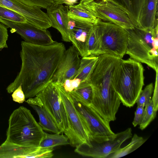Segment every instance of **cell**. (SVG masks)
Instances as JSON below:
<instances>
[{"label":"cell","instance_id":"cell-1","mask_svg":"<svg viewBox=\"0 0 158 158\" xmlns=\"http://www.w3.org/2000/svg\"><path fill=\"white\" fill-rule=\"evenodd\" d=\"M20 72L7 87L8 93L21 85L25 99L34 97L52 81L66 50L62 43L39 45L22 41Z\"/></svg>","mask_w":158,"mask_h":158},{"label":"cell","instance_id":"cell-2","mask_svg":"<svg viewBox=\"0 0 158 158\" xmlns=\"http://www.w3.org/2000/svg\"><path fill=\"white\" fill-rule=\"evenodd\" d=\"M107 54L98 56L90 81L93 96L91 107L101 115L116 113L121 102L114 86V74L121 59Z\"/></svg>","mask_w":158,"mask_h":158},{"label":"cell","instance_id":"cell-3","mask_svg":"<svg viewBox=\"0 0 158 158\" xmlns=\"http://www.w3.org/2000/svg\"><path fill=\"white\" fill-rule=\"evenodd\" d=\"M144 69L141 63L121 59L115 71L114 86L121 102L133 106L144 85Z\"/></svg>","mask_w":158,"mask_h":158},{"label":"cell","instance_id":"cell-4","mask_svg":"<svg viewBox=\"0 0 158 158\" xmlns=\"http://www.w3.org/2000/svg\"><path fill=\"white\" fill-rule=\"evenodd\" d=\"M45 133L30 110L20 106L10 116L5 142L26 147L39 146Z\"/></svg>","mask_w":158,"mask_h":158},{"label":"cell","instance_id":"cell-5","mask_svg":"<svg viewBox=\"0 0 158 158\" xmlns=\"http://www.w3.org/2000/svg\"><path fill=\"white\" fill-rule=\"evenodd\" d=\"M126 30L128 33L126 54L135 61L146 64L156 72L158 71V49L153 44L154 38L158 37V27L147 29L134 27Z\"/></svg>","mask_w":158,"mask_h":158},{"label":"cell","instance_id":"cell-6","mask_svg":"<svg viewBox=\"0 0 158 158\" xmlns=\"http://www.w3.org/2000/svg\"><path fill=\"white\" fill-rule=\"evenodd\" d=\"M94 26L100 40L99 56L107 54L122 59L126 54L128 42L126 30L98 18Z\"/></svg>","mask_w":158,"mask_h":158},{"label":"cell","instance_id":"cell-7","mask_svg":"<svg viewBox=\"0 0 158 158\" xmlns=\"http://www.w3.org/2000/svg\"><path fill=\"white\" fill-rule=\"evenodd\" d=\"M54 83L62 100L67 117L68 130L66 136L69 138V144L75 147L83 144L90 146V141L93 137L75 106L71 94L65 91L60 84Z\"/></svg>","mask_w":158,"mask_h":158},{"label":"cell","instance_id":"cell-8","mask_svg":"<svg viewBox=\"0 0 158 158\" xmlns=\"http://www.w3.org/2000/svg\"><path fill=\"white\" fill-rule=\"evenodd\" d=\"M26 102L42 106L50 115L61 132L67 135L68 130L67 117L54 82H51L35 97L29 98Z\"/></svg>","mask_w":158,"mask_h":158},{"label":"cell","instance_id":"cell-9","mask_svg":"<svg viewBox=\"0 0 158 158\" xmlns=\"http://www.w3.org/2000/svg\"><path fill=\"white\" fill-rule=\"evenodd\" d=\"M132 136L131 128H128L107 138L101 139H92L90 146L81 144L75 147L74 151L84 156L106 158L120 148L122 144Z\"/></svg>","mask_w":158,"mask_h":158},{"label":"cell","instance_id":"cell-10","mask_svg":"<svg viewBox=\"0 0 158 158\" xmlns=\"http://www.w3.org/2000/svg\"><path fill=\"white\" fill-rule=\"evenodd\" d=\"M79 4L102 21L112 23L125 29L134 28L127 14L112 3L101 0H81Z\"/></svg>","mask_w":158,"mask_h":158},{"label":"cell","instance_id":"cell-11","mask_svg":"<svg viewBox=\"0 0 158 158\" xmlns=\"http://www.w3.org/2000/svg\"><path fill=\"white\" fill-rule=\"evenodd\" d=\"M0 22L10 28L11 33L19 35L26 42L43 46L51 45L56 42L52 40L48 31L27 22H16L0 19Z\"/></svg>","mask_w":158,"mask_h":158},{"label":"cell","instance_id":"cell-12","mask_svg":"<svg viewBox=\"0 0 158 158\" xmlns=\"http://www.w3.org/2000/svg\"><path fill=\"white\" fill-rule=\"evenodd\" d=\"M72 98L75 106L85 122L93 138L103 139L115 134L110 127L109 122L90 106Z\"/></svg>","mask_w":158,"mask_h":158},{"label":"cell","instance_id":"cell-13","mask_svg":"<svg viewBox=\"0 0 158 158\" xmlns=\"http://www.w3.org/2000/svg\"><path fill=\"white\" fill-rule=\"evenodd\" d=\"M0 6L14 11L23 16L27 22L43 29L52 27V23L47 13L38 6L25 5L18 0H0Z\"/></svg>","mask_w":158,"mask_h":158},{"label":"cell","instance_id":"cell-14","mask_svg":"<svg viewBox=\"0 0 158 158\" xmlns=\"http://www.w3.org/2000/svg\"><path fill=\"white\" fill-rule=\"evenodd\" d=\"M53 148L26 147L4 142L0 145V158H52Z\"/></svg>","mask_w":158,"mask_h":158},{"label":"cell","instance_id":"cell-15","mask_svg":"<svg viewBox=\"0 0 158 158\" xmlns=\"http://www.w3.org/2000/svg\"><path fill=\"white\" fill-rule=\"evenodd\" d=\"M79 55L73 45L66 50L52 81L62 85L66 79H73L80 63Z\"/></svg>","mask_w":158,"mask_h":158},{"label":"cell","instance_id":"cell-16","mask_svg":"<svg viewBox=\"0 0 158 158\" xmlns=\"http://www.w3.org/2000/svg\"><path fill=\"white\" fill-rule=\"evenodd\" d=\"M93 25L70 19L69 39L82 57L89 56L88 42Z\"/></svg>","mask_w":158,"mask_h":158},{"label":"cell","instance_id":"cell-17","mask_svg":"<svg viewBox=\"0 0 158 158\" xmlns=\"http://www.w3.org/2000/svg\"><path fill=\"white\" fill-rule=\"evenodd\" d=\"M46 9L47 13L52 23V27L60 32L62 40L70 42L69 28L70 19L68 15V6L54 3Z\"/></svg>","mask_w":158,"mask_h":158},{"label":"cell","instance_id":"cell-18","mask_svg":"<svg viewBox=\"0 0 158 158\" xmlns=\"http://www.w3.org/2000/svg\"><path fill=\"white\" fill-rule=\"evenodd\" d=\"M115 5L128 16L134 27H139L141 13L146 0H101Z\"/></svg>","mask_w":158,"mask_h":158},{"label":"cell","instance_id":"cell-19","mask_svg":"<svg viewBox=\"0 0 158 158\" xmlns=\"http://www.w3.org/2000/svg\"><path fill=\"white\" fill-rule=\"evenodd\" d=\"M158 0H146L139 18V28H155L158 27Z\"/></svg>","mask_w":158,"mask_h":158},{"label":"cell","instance_id":"cell-20","mask_svg":"<svg viewBox=\"0 0 158 158\" xmlns=\"http://www.w3.org/2000/svg\"><path fill=\"white\" fill-rule=\"evenodd\" d=\"M69 93L73 98L84 105L89 106L92 103L93 92L90 81H81L78 86Z\"/></svg>","mask_w":158,"mask_h":158},{"label":"cell","instance_id":"cell-21","mask_svg":"<svg viewBox=\"0 0 158 158\" xmlns=\"http://www.w3.org/2000/svg\"><path fill=\"white\" fill-rule=\"evenodd\" d=\"M98 58V56H89L82 57L74 78H79L81 81H90Z\"/></svg>","mask_w":158,"mask_h":158},{"label":"cell","instance_id":"cell-22","mask_svg":"<svg viewBox=\"0 0 158 158\" xmlns=\"http://www.w3.org/2000/svg\"><path fill=\"white\" fill-rule=\"evenodd\" d=\"M29 104L38 115L39 119L38 123L43 130L54 133H61L50 115L44 108L41 106Z\"/></svg>","mask_w":158,"mask_h":158},{"label":"cell","instance_id":"cell-23","mask_svg":"<svg viewBox=\"0 0 158 158\" xmlns=\"http://www.w3.org/2000/svg\"><path fill=\"white\" fill-rule=\"evenodd\" d=\"M68 7V15L70 19L92 24L96 22L97 18L79 4Z\"/></svg>","mask_w":158,"mask_h":158},{"label":"cell","instance_id":"cell-24","mask_svg":"<svg viewBox=\"0 0 158 158\" xmlns=\"http://www.w3.org/2000/svg\"><path fill=\"white\" fill-rule=\"evenodd\" d=\"M147 139L135 134L129 144L123 148H119L115 152L109 155L107 158H118L126 156L139 147Z\"/></svg>","mask_w":158,"mask_h":158},{"label":"cell","instance_id":"cell-25","mask_svg":"<svg viewBox=\"0 0 158 158\" xmlns=\"http://www.w3.org/2000/svg\"><path fill=\"white\" fill-rule=\"evenodd\" d=\"M45 136L40 146L44 148H54L55 147L69 144L67 136L60 134H49L45 133Z\"/></svg>","mask_w":158,"mask_h":158},{"label":"cell","instance_id":"cell-26","mask_svg":"<svg viewBox=\"0 0 158 158\" xmlns=\"http://www.w3.org/2000/svg\"><path fill=\"white\" fill-rule=\"evenodd\" d=\"M144 108L142 117L139 124V128L143 130L146 128L155 118L157 111L154 109L152 100Z\"/></svg>","mask_w":158,"mask_h":158},{"label":"cell","instance_id":"cell-27","mask_svg":"<svg viewBox=\"0 0 158 158\" xmlns=\"http://www.w3.org/2000/svg\"><path fill=\"white\" fill-rule=\"evenodd\" d=\"M0 19L16 22H27L26 18L18 13L0 6Z\"/></svg>","mask_w":158,"mask_h":158},{"label":"cell","instance_id":"cell-28","mask_svg":"<svg viewBox=\"0 0 158 158\" xmlns=\"http://www.w3.org/2000/svg\"><path fill=\"white\" fill-rule=\"evenodd\" d=\"M154 89L152 83L147 85L142 90L139 95L136 103L137 106H143L145 107L151 101Z\"/></svg>","mask_w":158,"mask_h":158},{"label":"cell","instance_id":"cell-29","mask_svg":"<svg viewBox=\"0 0 158 158\" xmlns=\"http://www.w3.org/2000/svg\"><path fill=\"white\" fill-rule=\"evenodd\" d=\"M23 4L30 6H38L47 9L54 3L52 0H18Z\"/></svg>","mask_w":158,"mask_h":158},{"label":"cell","instance_id":"cell-30","mask_svg":"<svg viewBox=\"0 0 158 158\" xmlns=\"http://www.w3.org/2000/svg\"><path fill=\"white\" fill-rule=\"evenodd\" d=\"M81 82V80L78 78L67 79L63 84H60L63 86L65 91L70 93L78 86Z\"/></svg>","mask_w":158,"mask_h":158},{"label":"cell","instance_id":"cell-31","mask_svg":"<svg viewBox=\"0 0 158 158\" xmlns=\"http://www.w3.org/2000/svg\"><path fill=\"white\" fill-rule=\"evenodd\" d=\"M8 37L7 27L0 22V50L8 48L7 41Z\"/></svg>","mask_w":158,"mask_h":158},{"label":"cell","instance_id":"cell-32","mask_svg":"<svg viewBox=\"0 0 158 158\" xmlns=\"http://www.w3.org/2000/svg\"><path fill=\"white\" fill-rule=\"evenodd\" d=\"M13 100L15 102L22 103L25 100L24 94L21 85H19L11 95Z\"/></svg>","mask_w":158,"mask_h":158},{"label":"cell","instance_id":"cell-33","mask_svg":"<svg viewBox=\"0 0 158 158\" xmlns=\"http://www.w3.org/2000/svg\"><path fill=\"white\" fill-rule=\"evenodd\" d=\"M144 107L143 106H137L136 111L135 112V116L132 123L134 127L139 125L143 115Z\"/></svg>","mask_w":158,"mask_h":158},{"label":"cell","instance_id":"cell-34","mask_svg":"<svg viewBox=\"0 0 158 158\" xmlns=\"http://www.w3.org/2000/svg\"><path fill=\"white\" fill-rule=\"evenodd\" d=\"M156 72L155 85L153 89V96L152 100L153 104L154 110L157 111L158 109V71Z\"/></svg>","mask_w":158,"mask_h":158},{"label":"cell","instance_id":"cell-35","mask_svg":"<svg viewBox=\"0 0 158 158\" xmlns=\"http://www.w3.org/2000/svg\"><path fill=\"white\" fill-rule=\"evenodd\" d=\"M54 3L57 4H67V0H52Z\"/></svg>","mask_w":158,"mask_h":158},{"label":"cell","instance_id":"cell-36","mask_svg":"<svg viewBox=\"0 0 158 158\" xmlns=\"http://www.w3.org/2000/svg\"><path fill=\"white\" fill-rule=\"evenodd\" d=\"M78 0H67L68 6L73 5L78 2Z\"/></svg>","mask_w":158,"mask_h":158},{"label":"cell","instance_id":"cell-37","mask_svg":"<svg viewBox=\"0 0 158 158\" xmlns=\"http://www.w3.org/2000/svg\"><path fill=\"white\" fill-rule=\"evenodd\" d=\"M153 44L154 48L156 49H158V37H155L153 40Z\"/></svg>","mask_w":158,"mask_h":158}]
</instances>
